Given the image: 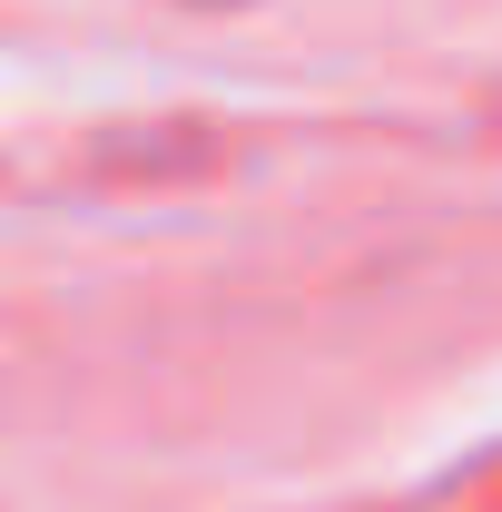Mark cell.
Listing matches in <instances>:
<instances>
[{
    "label": "cell",
    "mask_w": 502,
    "mask_h": 512,
    "mask_svg": "<svg viewBox=\"0 0 502 512\" xmlns=\"http://www.w3.org/2000/svg\"><path fill=\"white\" fill-rule=\"evenodd\" d=\"M197 10H227V0H197Z\"/></svg>",
    "instance_id": "cell-1"
}]
</instances>
